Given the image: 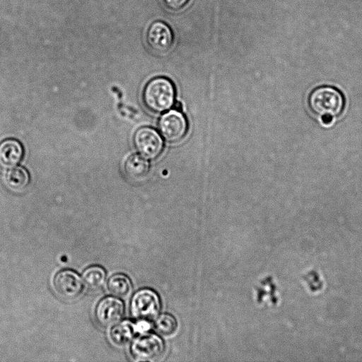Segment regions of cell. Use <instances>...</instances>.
Listing matches in <instances>:
<instances>
[{"mask_svg": "<svg viewBox=\"0 0 362 362\" xmlns=\"http://www.w3.org/2000/svg\"><path fill=\"white\" fill-rule=\"evenodd\" d=\"M175 89L173 83L164 76L151 79L144 86L142 100L145 107L154 113L168 110L174 104Z\"/></svg>", "mask_w": 362, "mask_h": 362, "instance_id": "2", "label": "cell"}, {"mask_svg": "<svg viewBox=\"0 0 362 362\" xmlns=\"http://www.w3.org/2000/svg\"><path fill=\"white\" fill-rule=\"evenodd\" d=\"M7 185L14 190L24 189L30 182L28 171L22 166H15L8 171L6 176Z\"/></svg>", "mask_w": 362, "mask_h": 362, "instance_id": "13", "label": "cell"}, {"mask_svg": "<svg viewBox=\"0 0 362 362\" xmlns=\"http://www.w3.org/2000/svg\"><path fill=\"white\" fill-rule=\"evenodd\" d=\"M124 170L127 177L134 182L144 180L150 170L149 163L141 155L133 154L125 160Z\"/></svg>", "mask_w": 362, "mask_h": 362, "instance_id": "11", "label": "cell"}, {"mask_svg": "<svg viewBox=\"0 0 362 362\" xmlns=\"http://www.w3.org/2000/svg\"><path fill=\"white\" fill-rule=\"evenodd\" d=\"M105 278L104 269L99 266L88 268L83 274L84 284L91 290L100 289L104 285Z\"/></svg>", "mask_w": 362, "mask_h": 362, "instance_id": "15", "label": "cell"}, {"mask_svg": "<svg viewBox=\"0 0 362 362\" xmlns=\"http://www.w3.org/2000/svg\"><path fill=\"white\" fill-rule=\"evenodd\" d=\"M124 313L122 300L115 297H107L98 305L95 315L98 322L103 327H110L117 324Z\"/></svg>", "mask_w": 362, "mask_h": 362, "instance_id": "9", "label": "cell"}, {"mask_svg": "<svg viewBox=\"0 0 362 362\" xmlns=\"http://www.w3.org/2000/svg\"><path fill=\"white\" fill-rule=\"evenodd\" d=\"M308 103L311 110L327 124L340 115L344 107V98L341 91L329 86L315 88L309 95Z\"/></svg>", "mask_w": 362, "mask_h": 362, "instance_id": "1", "label": "cell"}, {"mask_svg": "<svg viewBox=\"0 0 362 362\" xmlns=\"http://www.w3.org/2000/svg\"><path fill=\"white\" fill-rule=\"evenodd\" d=\"M177 327V322L173 316L162 314L156 320L155 328L161 334L170 335Z\"/></svg>", "mask_w": 362, "mask_h": 362, "instance_id": "16", "label": "cell"}, {"mask_svg": "<svg viewBox=\"0 0 362 362\" xmlns=\"http://www.w3.org/2000/svg\"><path fill=\"white\" fill-rule=\"evenodd\" d=\"M190 0H162L164 5L170 10L179 11L187 6Z\"/></svg>", "mask_w": 362, "mask_h": 362, "instance_id": "17", "label": "cell"}, {"mask_svg": "<svg viewBox=\"0 0 362 362\" xmlns=\"http://www.w3.org/2000/svg\"><path fill=\"white\" fill-rule=\"evenodd\" d=\"M160 309V302L157 293L151 289L144 288L137 291L132 298V315L141 321L154 320Z\"/></svg>", "mask_w": 362, "mask_h": 362, "instance_id": "3", "label": "cell"}, {"mask_svg": "<svg viewBox=\"0 0 362 362\" xmlns=\"http://www.w3.org/2000/svg\"><path fill=\"white\" fill-rule=\"evenodd\" d=\"M108 288L115 296L126 298L130 294L132 285L130 279L126 275L117 274L109 279Z\"/></svg>", "mask_w": 362, "mask_h": 362, "instance_id": "14", "label": "cell"}, {"mask_svg": "<svg viewBox=\"0 0 362 362\" xmlns=\"http://www.w3.org/2000/svg\"><path fill=\"white\" fill-rule=\"evenodd\" d=\"M158 127L160 134L167 141L175 143L182 139L186 135L188 123L181 112L173 110L160 117Z\"/></svg>", "mask_w": 362, "mask_h": 362, "instance_id": "5", "label": "cell"}, {"mask_svg": "<svg viewBox=\"0 0 362 362\" xmlns=\"http://www.w3.org/2000/svg\"><path fill=\"white\" fill-rule=\"evenodd\" d=\"M173 106L174 107V110L181 112L182 105L180 103H174Z\"/></svg>", "mask_w": 362, "mask_h": 362, "instance_id": "18", "label": "cell"}, {"mask_svg": "<svg viewBox=\"0 0 362 362\" xmlns=\"http://www.w3.org/2000/svg\"><path fill=\"white\" fill-rule=\"evenodd\" d=\"M146 41L148 47L158 54H164L173 47L174 34L171 28L164 21H156L148 28Z\"/></svg>", "mask_w": 362, "mask_h": 362, "instance_id": "6", "label": "cell"}, {"mask_svg": "<svg viewBox=\"0 0 362 362\" xmlns=\"http://www.w3.org/2000/svg\"><path fill=\"white\" fill-rule=\"evenodd\" d=\"M133 142L135 148L143 157L154 160L162 153L163 141L156 130L151 127H140L134 132Z\"/></svg>", "mask_w": 362, "mask_h": 362, "instance_id": "4", "label": "cell"}, {"mask_svg": "<svg viewBox=\"0 0 362 362\" xmlns=\"http://www.w3.org/2000/svg\"><path fill=\"white\" fill-rule=\"evenodd\" d=\"M24 155L22 144L16 139H6L0 143V168L11 169L18 165Z\"/></svg>", "mask_w": 362, "mask_h": 362, "instance_id": "10", "label": "cell"}, {"mask_svg": "<svg viewBox=\"0 0 362 362\" xmlns=\"http://www.w3.org/2000/svg\"><path fill=\"white\" fill-rule=\"evenodd\" d=\"M162 339L153 334H144L132 343L131 350L134 358L139 361H151L158 357L163 351Z\"/></svg>", "mask_w": 362, "mask_h": 362, "instance_id": "7", "label": "cell"}, {"mask_svg": "<svg viewBox=\"0 0 362 362\" xmlns=\"http://www.w3.org/2000/svg\"><path fill=\"white\" fill-rule=\"evenodd\" d=\"M136 327L129 321H123L112 329L110 337L112 341L117 346H122L129 344L132 339Z\"/></svg>", "mask_w": 362, "mask_h": 362, "instance_id": "12", "label": "cell"}, {"mask_svg": "<svg viewBox=\"0 0 362 362\" xmlns=\"http://www.w3.org/2000/svg\"><path fill=\"white\" fill-rule=\"evenodd\" d=\"M54 288L61 298L74 300L81 295L83 285L81 277L76 272L64 270L55 276Z\"/></svg>", "mask_w": 362, "mask_h": 362, "instance_id": "8", "label": "cell"}]
</instances>
